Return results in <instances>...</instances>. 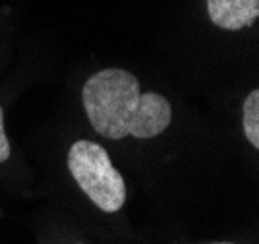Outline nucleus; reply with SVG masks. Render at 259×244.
Instances as JSON below:
<instances>
[{
    "label": "nucleus",
    "instance_id": "39448f33",
    "mask_svg": "<svg viewBox=\"0 0 259 244\" xmlns=\"http://www.w3.org/2000/svg\"><path fill=\"white\" fill-rule=\"evenodd\" d=\"M8 157H10V142L4 132V111L0 107V163L6 161Z\"/></svg>",
    "mask_w": 259,
    "mask_h": 244
},
{
    "label": "nucleus",
    "instance_id": "20e7f679",
    "mask_svg": "<svg viewBox=\"0 0 259 244\" xmlns=\"http://www.w3.org/2000/svg\"><path fill=\"white\" fill-rule=\"evenodd\" d=\"M242 126H244V136L253 149L259 148V91L253 89L244 101V111H242Z\"/></svg>",
    "mask_w": 259,
    "mask_h": 244
},
{
    "label": "nucleus",
    "instance_id": "7ed1b4c3",
    "mask_svg": "<svg viewBox=\"0 0 259 244\" xmlns=\"http://www.w3.org/2000/svg\"><path fill=\"white\" fill-rule=\"evenodd\" d=\"M207 14L217 27L240 31L259 18V0H207Z\"/></svg>",
    "mask_w": 259,
    "mask_h": 244
},
{
    "label": "nucleus",
    "instance_id": "f03ea898",
    "mask_svg": "<svg viewBox=\"0 0 259 244\" xmlns=\"http://www.w3.org/2000/svg\"><path fill=\"white\" fill-rule=\"evenodd\" d=\"M68 169L99 210L116 213L124 207L126 184L103 146L89 140L74 142L68 151Z\"/></svg>",
    "mask_w": 259,
    "mask_h": 244
},
{
    "label": "nucleus",
    "instance_id": "423d86ee",
    "mask_svg": "<svg viewBox=\"0 0 259 244\" xmlns=\"http://www.w3.org/2000/svg\"><path fill=\"white\" fill-rule=\"evenodd\" d=\"M213 244H232V242H213Z\"/></svg>",
    "mask_w": 259,
    "mask_h": 244
},
{
    "label": "nucleus",
    "instance_id": "f257e3e1",
    "mask_svg": "<svg viewBox=\"0 0 259 244\" xmlns=\"http://www.w3.org/2000/svg\"><path fill=\"white\" fill-rule=\"evenodd\" d=\"M89 124L107 140L157 138L172 120L170 103L161 93H143L140 80L122 68L93 74L81 89Z\"/></svg>",
    "mask_w": 259,
    "mask_h": 244
}]
</instances>
